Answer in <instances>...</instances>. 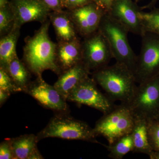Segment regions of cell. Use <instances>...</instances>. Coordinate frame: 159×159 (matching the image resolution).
I'll use <instances>...</instances> for the list:
<instances>
[{
    "instance_id": "17",
    "label": "cell",
    "mask_w": 159,
    "mask_h": 159,
    "mask_svg": "<svg viewBox=\"0 0 159 159\" xmlns=\"http://www.w3.org/2000/svg\"><path fill=\"white\" fill-rule=\"evenodd\" d=\"M19 27H12L0 41V67L5 68L11 61L17 57L16 43L20 35Z\"/></svg>"
},
{
    "instance_id": "28",
    "label": "cell",
    "mask_w": 159,
    "mask_h": 159,
    "mask_svg": "<svg viewBox=\"0 0 159 159\" xmlns=\"http://www.w3.org/2000/svg\"><path fill=\"white\" fill-rule=\"evenodd\" d=\"M11 93L7 91L0 89V106H2L10 97Z\"/></svg>"
},
{
    "instance_id": "4",
    "label": "cell",
    "mask_w": 159,
    "mask_h": 159,
    "mask_svg": "<svg viewBox=\"0 0 159 159\" xmlns=\"http://www.w3.org/2000/svg\"><path fill=\"white\" fill-rule=\"evenodd\" d=\"M39 141L49 138L81 140L99 143L94 128L86 122L74 119L70 113H55L44 128L37 134Z\"/></svg>"
},
{
    "instance_id": "32",
    "label": "cell",
    "mask_w": 159,
    "mask_h": 159,
    "mask_svg": "<svg viewBox=\"0 0 159 159\" xmlns=\"http://www.w3.org/2000/svg\"><path fill=\"white\" fill-rule=\"evenodd\" d=\"M148 157L150 159H159V151L152 150L148 155Z\"/></svg>"
},
{
    "instance_id": "10",
    "label": "cell",
    "mask_w": 159,
    "mask_h": 159,
    "mask_svg": "<svg viewBox=\"0 0 159 159\" xmlns=\"http://www.w3.org/2000/svg\"><path fill=\"white\" fill-rule=\"evenodd\" d=\"M24 93L29 94L45 108L55 113H70L67 101L54 87L43 79L38 77L31 81Z\"/></svg>"
},
{
    "instance_id": "3",
    "label": "cell",
    "mask_w": 159,
    "mask_h": 159,
    "mask_svg": "<svg viewBox=\"0 0 159 159\" xmlns=\"http://www.w3.org/2000/svg\"><path fill=\"white\" fill-rule=\"evenodd\" d=\"M98 31L107 41L116 62L126 66L134 74L138 56L129 42L128 30L107 12L102 18Z\"/></svg>"
},
{
    "instance_id": "9",
    "label": "cell",
    "mask_w": 159,
    "mask_h": 159,
    "mask_svg": "<svg viewBox=\"0 0 159 159\" xmlns=\"http://www.w3.org/2000/svg\"><path fill=\"white\" fill-rule=\"evenodd\" d=\"M82 61L90 70L108 65L112 55L107 41L99 31L85 38L82 43Z\"/></svg>"
},
{
    "instance_id": "34",
    "label": "cell",
    "mask_w": 159,
    "mask_h": 159,
    "mask_svg": "<svg viewBox=\"0 0 159 159\" xmlns=\"http://www.w3.org/2000/svg\"><path fill=\"white\" fill-rule=\"evenodd\" d=\"M93 1L94 3L97 4L98 6H99V7L102 8V5H101V2H100V0H93ZM102 9H103V8H102Z\"/></svg>"
},
{
    "instance_id": "18",
    "label": "cell",
    "mask_w": 159,
    "mask_h": 159,
    "mask_svg": "<svg viewBox=\"0 0 159 159\" xmlns=\"http://www.w3.org/2000/svg\"><path fill=\"white\" fill-rule=\"evenodd\" d=\"M11 139L14 159H29L37 147L39 142L37 135L25 134Z\"/></svg>"
},
{
    "instance_id": "29",
    "label": "cell",
    "mask_w": 159,
    "mask_h": 159,
    "mask_svg": "<svg viewBox=\"0 0 159 159\" xmlns=\"http://www.w3.org/2000/svg\"><path fill=\"white\" fill-rule=\"evenodd\" d=\"M102 8L108 12L115 0H100Z\"/></svg>"
},
{
    "instance_id": "21",
    "label": "cell",
    "mask_w": 159,
    "mask_h": 159,
    "mask_svg": "<svg viewBox=\"0 0 159 159\" xmlns=\"http://www.w3.org/2000/svg\"><path fill=\"white\" fill-rule=\"evenodd\" d=\"M139 16L142 22L143 33L151 32L159 35V9L155 7L148 12L141 10Z\"/></svg>"
},
{
    "instance_id": "22",
    "label": "cell",
    "mask_w": 159,
    "mask_h": 159,
    "mask_svg": "<svg viewBox=\"0 0 159 159\" xmlns=\"http://www.w3.org/2000/svg\"><path fill=\"white\" fill-rule=\"evenodd\" d=\"M14 16L12 9L8 6L0 8V32L1 34L9 32L13 27Z\"/></svg>"
},
{
    "instance_id": "35",
    "label": "cell",
    "mask_w": 159,
    "mask_h": 159,
    "mask_svg": "<svg viewBox=\"0 0 159 159\" xmlns=\"http://www.w3.org/2000/svg\"><path fill=\"white\" fill-rule=\"evenodd\" d=\"M155 119V120H156L157 121H159V112L158 113V114H157L156 116L155 117L154 119Z\"/></svg>"
},
{
    "instance_id": "26",
    "label": "cell",
    "mask_w": 159,
    "mask_h": 159,
    "mask_svg": "<svg viewBox=\"0 0 159 159\" xmlns=\"http://www.w3.org/2000/svg\"><path fill=\"white\" fill-rule=\"evenodd\" d=\"M92 2L93 0H67L65 6L73 10Z\"/></svg>"
},
{
    "instance_id": "13",
    "label": "cell",
    "mask_w": 159,
    "mask_h": 159,
    "mask_svg": "<svg viewBox=\"0 0 159 159\" xmlns=\"http://www.w3.org/2000/svg\"><path fill=\"white\" fill-rule=\"evenodd\" d=\"M90 71L84 63L81 61L60 74L54 87L67 101L68 97L73 90L89 77Z\"/></svg>"
},
{
    "instance_id": "37",
    "label": "cell",
    "mask_w": 159,
    "mask_h": 159,
    "mask_svg": "<svg viewBox=\"0 0 159 159\" xmlns=\"http://www.w3.org/2000/svg\"><path fill=\"white\" fill-rule=\"evenodd\" d=\"M139 0H135V2L137 3L139 2Z\"/></svg>"
},
{
    "instance_id": "36",
    "label": "cell",
    "mask_w": 159,
    "mask_h": 159,
    "mask_svg": "<svg viewBox=\"0 0 159 159\" xmlns=\"http://www.w3.org/2000/svg\"><path fill=\"white\" fill-rule=\"evenodd\" d=\"M61 4H62L63 5H65V4L66 3V2L67 0H61Z\"/></svg>"
},
{
    "instance_id": "24",
    "label": "cell",
    "mask_w": 159,
    "mask_h": 159,
    "mask_svg": "<svg viewBox=\"0 0 159 159\" xmlns=\"http://www.w3.org/2000/svg\"><path fill=\"white\" fill-rule=\"evenodd\" d=\"M147 120L149 143L152 150L159 151V122L153 119Z\"/></svg>"
},
{
    "instance_id": "7",
    "label": "cell",
    "mask_w": 159,
    "mask_h": 159,
    "mask_svg": "<svg viewBox=\"0 0 159 159\" xmlns=\"http://www.w3.org/2000/svg\"><path fill=\"white\" fill-rule=\"evenodd\" d=\"M141 36L142 46L134 74L138 84L159 76V35L145 32Z\"/></svg>"
},
{
    "instance_id": "19",
    "label": "cell",
    "mask_w": 159,
    "mask_h": 159,
    "mask_svg": "<svg viewBox=\"0 0 159 159\" xmlns=\"http://www.w3.org/2000/svg\"><path fill=\"white\" fill-rule=\"evenodd\" d=\"M4 69L18 87L22 92H25L31 82V72L24 61L20 60L17 56Z\"/></svg>"
},
{
    "instance_id": "33",
    "label": "cell",
    "mask_w": 159,
    "mask_h": 159,
    "mask_svg": "<svg viewBox=\"0 0 159 159\" xmlns=\"http://www.w3.org/2000/svg\"><path fill=\"white\" fill-rule=\"evenodd\" d=\"M8 6L7 0H0V8H4Z\"/></svg>"
},
{
    "instance_id": "2",
    "label": "cell",
    "mask_w": 159,
    "mask_h": 159,
    "mask_svg": "<svg viewBox=\"0 0 159 159\" xmlns=\"http://www.w3.org/2000/svg\"><path fill=\"white\" fill-rule=\"evenodd\" d=\"M92 78L114 102L120 101L127 104L137 87L133 72L126 66L117 62L94 71Z\"/></svg>"
},
{
    "instance_id": "12",
    "label": "cell",
    "mask_w": 159,
    "mask_h": 159,
    "mask_svg": "<svg viewBox=\"0 0 159 159\" xmlns=\"http://www.w3.org/2000/svg\"><path fill=\"white\" fill-rule=\"evenodd\" d=\"M14 16L13 27H20L32 21H45L50 9L40 0H17L11 8Z\"/></svg>"
},
{
    "instance_id": "27",
    "label": "cell",
    "mask_w": 159,
    "mask_h": 159,
    "mask_svg": "<svg viewBox=\"0 0 159 159\" xmlns=\"http://www.w3.org/2000/svg\"><path fill=\"white\" fill-rule=\"evenodd\" d=\"M49 9L54 10L55 12H61V0H43Z\"/></svg>"
},
{
    "instance_id": "11",
    "label": "cell",
    "mask_w": 159,
    "mask_h": 159,
    "mask_svg": "<svg viewBox=\"0 0 159 159\" xmlns=\"http://www.w3.org/2000/svg\"><path fill=\"white\" fill-rule=\"evenodd\" d=\"M140 10L132 0H115L107 12L129 32L141 36L143 30L139 16Z\"/></svg>"
},
{
    "instance_id": "5",
    "label": "cell",
    "mask_w": 159,
    "mask_h": 159,
    "mask_svg": "<svg viewBox=\"0 0 159 159\" xmlns=\"http://www.w3.org/2000/svg\"><path fill=\"white\" fill-rule=\"evenodd\" d=\"M134 116L125 103L116 105L111 111L103 114L96 122L94 130L97 136H102L111 144L121 137L130 134Z\"/></svg>"
},
{
    "instance_id": "31",
    "label": "cell",
    "mask_w": 159,
    "mask_h": 159,
    "mask_svg": "<svg viewBox=\"0 0 159 159\" xmlns=\"http://www.w3.org/2000/svg\"><path fill=\"white\" fill-rule=\"evenodd\" d=\"M158 1V0H151L150 2L148 4L140 7V9L141 10H143L144 9H152L155 7Z\"/></svg>"
},
{
    "instance_id": "23",
    "label": "cell",
    "mask_w": 159,
    "mask_h": 159,
    "mask_svg": "<svg viewBox=\"0 0 159 159\" xmlns=\"http://www.w3.org/2000/svg\"><path fill=\"white\" fill-rule=\"evenodd\" d=\"M0 89L7 91L11 94L21 92L15 84L7 71L0 67Z\"/></svg>"
},
{
    "instance_id": "14",
    "label": "cell",
    "mask_w": 159,
    "mask_h": 159,
    "mask_svg": "<svg viewBox=\"0 0 159 159\" xmlns=\"http://www.w3.org/2000/svg\"><path fill=\"white\" fill-rule=\"evenodd\" d=\"M56 59L61 73L82 61V43L77 38L60 42L57 46Z\"/></svg>"
},
{
    "instance_id": "30",
    "label": "cell",
    "mask_w": 159,
    "mask_h": 159,
    "mask_svg": "<svg viewBox=\"0 0 159 159\" xmlns=\"http://www.w3.org/2000/svg\"><path fill=\"white\" fill-rule=\"evenodd\" d=\"M44 159L42 155L38 148H36L30 155L29 159Z\"/></svg>"
},
{
    "instance_id": "1",
    "label": "cell",
    "mask_w": 159,
    "mask_h": 159,
    "mask_svg": "<svg viewBox=\"0 0 159 159\" xmlns=\"http://www.w3.org/2000/svg\"><path fill=\"white\" fill-rule=\"evenodd\" d=\"M50 22L45 21L32 37L25 39L23 60L25 64L36 77H41L44 71L50 70L59 75L56 54L57 45L49 37Z\"/></svg>"
},
{
    "instance_id": "8",
    "label": "cell",
    "mask_w": 159,
    "mask_h": 159,
    "mask_svg": "<svg viewBox=\"0 0 159 159\" xmlns=\"http://www.w3.org/2000/svg\"><path fill=\"white\" fill-rule=\"evenodd\" d=\"M93 78L87 77L70 93L67 101L79 105L88 106L102 112L107 113L116 105L106 94L101 93Z\"/></svg>"
},
{
    "instance_id": "20",
    "label": "cell",
    "mask_w": 159,
    "mask_h": 159,
    "mask_svg": "<svg viewBox=\"0 0 159 159\" xmlns=\"http://www.w3.org/2000/svg\"><path fill=\"white\" fill-rule=\"evenodd\" d=\"M109 152L108 157L113 159H122L125 155L134 149L131 134L125 135L108 145H102Z\"/></svg>"
},
{
    "instance_id": "16",
    "label": "cell",
    "mask_w": 159,
    "mask_h": 159,
    "mask_svg": "<svg viewBox=\"0 0 159 159\" xmlns=\"http://www.w3.org/2000/svg\"><path fill=\"white\" fill-rule=\"evenodd\" d=\"M49 15L60 42L70 41L77 38V30L70 16L62 11L55 12Z\"/></svg>"
},
{
    "instance_id": "6",
    "label": "cell",
    "mask_w": 159,
    "mask_h": 159,
    "mask_svg": "<svg viewBox=\"0 0 159 159\" xmlns=\"http://www.w3.org/2000/svg\"><path fill=\"white\" fill-rule=\"evenodd\" d=\"M126 104L134 116L154 119L159 111V76L139 84Z\"/></svg>"
},
{
    "instance_id": "25",
    "label": "cell",
    "mask_w": 159,
    "mask_h": 159,
    "mask_svg": "<svg viewBox=\"0 0 159 159\" xmlns=\"http://www.w3.org/2000/svg\"><path fill=\"white\" fill-rule=\"evenodd\" d=\"M0 159H14L11 139H5L0 144Z\"/></svg>"
},
{
    "instance_id": "15",
    "label": "cell",
    "mask_w": 159,
    "mask_h": 159,
    "mask_svg": "<svg viewBox=\"0 0 159 159\" xmlns=\"http://www.w3.org/2000/svg\"><path fill=\"white\" fill-rule=\"evenodd\" d=\"M131 134L134 143L132 152L145 154L148 156L152 149L149 143L148 120L144 117L135 116Z\"/></svg>"
}]
</instances>
